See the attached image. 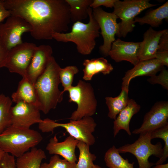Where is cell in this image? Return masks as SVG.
<instances>
[{
	"label": "cell",
	"instance_id": "cell-1",
	"mask_svg": "<svg viewBox=\"0 0 168 168\" xmlns=\"http://www.w3.org/2000/svg\"><path fill=\"white\" fill-rule=\"evenodd\" d=\"M11 15L26 21L30 34L37 40H50L55 33H65L71 23L69 7L65 0H4Z\"/></svg>",
	"mask_w": 168,
	"mask_h": 168
},
{
	"label": "cell",
	"instance_id": "cell-2",
	"mask_svg": "<svg viewBox=\"0 0 168 168\" xmlns=\"http://www.w3.org/2000/svg\"><path fill=\"white\" fill-rule=\"evenodd\" d=\"M61 67L52 56L43 72L34 84L39 108L45 114L55 109L63 100L64 92L58 86Z\"/></svg>",
	"mask_w": 168,
	"mask_h": 168
},
{
	"label": "cell",
	"instance_id": "cell-3",
	"mask_svg": "<svg viewBox=\"0 0 168 168\" xmlns=\"http://www.w3.org/2000/svg\"><path fill=\"white\" fill-rule=\"evenodd\" d=\"M88 23L76 21L74 23L70 32L55 33L53 39L58 42H73L76 45L79 53L83 55L90 54L95 47L96 39L100 36V28L90 7L88 9Z\"/></svg>",
	"mask_w": 168,
	"mask_h": 168
},
{
	"label": "cell",
	"instance_id": "cell-4",
	"mask_svg": "<svg viewBox=\"0 0 168 168\" xmlns=\"http://www.w3.org/2000/svg\"><path fill=\"white\" fill-rule=\"evenodd\" d=\"M43 139L38 131L10 125L0 134V148L17 158L35 147Z\"/></svg>",
	"mask_w": 168,
	"mask_h": 168
},
{
	"label": "cell",
	"instance_id": "cell-5",
	"mask_svg": "<svg viewBox=\"0 0 168 168\" xmlns=\"http://www.w3.org/2000/svg\"><path fill=\"white\" fill-rule=\"evenodd\" d=\"M38 124V128L43 133H53L56 128H64L70 135L79 141L92 146L95 142L93 134L97 124L91 117H85L77 120H70L69 122L60 123L49 118L42 119Z\"/></svg>",
	"mask_w": 168,
	"mask_h": 168
},
{
	"label": "cell",
	"instance_id": "cell-6",
	"mask_svg": "<svg viewBox=\"0 0 168 168\" xmlns=\"http://www.w3.org/2000/svg\"><path fill=\"white\" fill-rule=\"evenodd\" d=\"M67 91L69 93V102H75L77 106L69 119L78 120L85 117H91L95 114L97 102L94 88L90 83L79 80L77 85L72 86Z\"/></svg>",
	"mask_w": 168,
	"mask_h": 168
},
{
	"label": "cell",
	"instance_id": "cell-7",
	"mask_svg": "<svg viewBox=\"0 0 168 168\" xmlns=\"http://www.w3.org/2000/svg\"><path fill=\"white\" fill-rule=\"evenodd\" d=\"M156 5L150 3L148 0H117L112 12L121 19L118 23L119 30L117 36L125 37L133 30L136 16L145 10Z\"/></svg>",
	"mask_w": 168,
	"mask_h": 168
},
{
	"label": "cell",
	"instance_id": "cell-8",
	"mask_svg": "<svg viewBox=\"0 0 168 168\" xmlns=\"http://www.w3.org/2000/svg\"><path fill=\"white\" fill-rule=\"evenodd\" d=\"M151 132L139 134L134 143L127 144L118 148L119 153H130L136 158L139 168H152L154 163L150 162L149 158L153 155L160 159L163 154L162 145L160 142L153 144L151 142Z\"/></svg>",
	"mask_w": 168,
	"mask_h": 168
},
{
	"label": "cell",
	"instance_id": "cell-9",
	"mask_svg": "<svg viewBox=\"0 0 168 168\" xmlns=\"http://www.w3.org/2000/svg\"><path fill=\"white\" fill-rule=\"evenodd\" d=\"M92 9L93 16L97 22L103 39V43L99 47V50L105 56H108L112 44L115 41V35L119 32V18L113 13L108 12L99 7Z\"/></svg>",
	"mask_w": 168,
	"mask_h": 168
},
{
	"label": "cell",
	"instance_id": "cell-10",
	"mask_svg": "<svg viewBox=\"0 0 168 168\" xmlns=\"http://www.w3.org/2000/svg\"><path fill=\"white\" fill-rule=\"evenodd\" d=\"M30 25L22 18L11 15L6 21L0 23V41L9 50L23 43L21 36L31 31Z\"/></svg>",
	"mask_w": 168,
	"mask_h": 168
},
{
	"label": "cell",
	"instance_id": "cell-11",
	"mask_svg": "<svg viewBox=\"0 0 168 168\" xmlns=\"http://www.w3.org/2000/svg\"><path fill=\"white\" fill-rule=\"evenodd\" d=\"M36 47L33 43L23 42L12 48L9 50L5 67L11 72L25 77Z\"/></svg>",
	"mask_w": 168,
	"mask_h": 168
},
{
	"label": "cell",
	"instance_id": "cell-12",
	"mask_svg": "<svg viewBox=\"0 0 168 168\" xmlns=\"http://www.w3.org/2000/svg\"><path fill=\"white\" fill-rule=\"evenodd\" d=\"M168 124V102L158 101L155 103L145 115L140 127L134 129L136 134L152 132Z\"/></svg>",
	"mask_w": 168,
	"mask_h": 168
},
{
	"label": "cell",
	"instance_id": "cell-13",
	"mask_svg": "<svg viewBox=\"0 0 168 168\" xmlns=\"http://www.w3.org/2000/svg\"><path fill=\"white\" fill-rule=\"evenodd\" d=\"M40 111L36 105L23 101L17 102L11 107V125L30 128L31 126L39 124L42 120Z\"/></svg>",
	"mask_w": 168,
	"mask_h": 168
},
{
	"label": "cell",
	"instance_id": "cell-14",
	"mask_svg": "<svg viewBox=\"0 0 168 168\" xmlns=\"http://www.w3.org/2000/svg\"><path fill=\"white\" fill-rule=\"evenodd\" d=\"M140 45L141 42H126L118 39L112 44L108 56L116 62L126 61L135 66L140 61Z\"/></svg>",
	"mask_w": 168,
	"mask_h": 168
},
{
	"label": "cell",
	"instance_id": "cell-15",
	"mask_svg": "<svg viewBox=\"0 0 168 168\" xmlns=\"http://www.w3.org/2000/svg\"><path fill=\"white\" fill-rule=\"evenodd\" d=\"M52 47L48 45L37 46L25 77L34 84L43 72L52 57Z\"/></svg>",
	"mask_w": 168,
	"mask_h": 168
},
{
	"label": "cell",
	"instance_id": "cell-16",
	"mask_svg": "<svg viewBox=\"0 0 168 168\" xmlns=\"http://www.w3.org/2000/svg\"><path fill=\"white\" fill-rule=\"evenodd\" d=\"M78 141L69 135L63 141L59 142L55 135L49 139L46 149L50 154L59 155L68 161L76 163L75 149Z\"/></svg>",
	"mask_w": 168,
	"mask_h": 168
},
{
	"label": "cell",
	"instance_id": "cell-17",
	"mask_svg": "<svg viewBox=\"0 0 168 168\" xmlns=\"http://www.w3.org/2000/svg\"><path fill=\"white\" fill-rule=\"evenodd\" d=\"M163 67L156 58L140 61L133 68L125 72L122 78V85L129 86L130 81L137 77L155 75Z\"/></svg>",
	"mask_w": 168,
	"mask_h": 168
},
{
	"label": "cell",
	"instance_id": "cell-18",
	"mask_svg": "<svg viewBox=\"0 0 168 168\" xmlns=\"http://www.w3.org/2000/svg\"><path fill=\"white\" fill-rule=\"evenodd\" d=\"M165 30L156 31L150 27L144 33L143 40L141 42L140 61L155 58L160 38Z\"/></svg>",
	"mask_w": 168,
	"mask_h": 168
},
{
	"label": "cell",
	"instance_id": "cell-19",
	"mask_svg": "<svg viewBox=\"0 0 168 168\" xmlns=\"http://www.w3.org/2000/svg\"><path fill=\"white\" fill-rule=\"evenodd\" d=\"M140 106L133 99H130L126 105L118 114L114 121L113 134L115 137L121 130H125L129 135H131L129 123L133 116L140 110Z\"/></svg>",
	"mask_w": 168,
	"mask_h": 168
},
{
	"label": "cell",
	"instance_id": "cell-20",
	"mask_svg": "<svg viewBox=\"0 0 168 168\" xmlns=\"http://www.w3.org/2000/svg\"><path fill=\"white\" fill-rule=\"evenodd\" d=\"M12 100L16 103L23 101L38 107L36 92L34 84L26 77L19 82L17 90L12 95Z\"/></svg>",
	"mask_w": 168,
	"mask_h": 168
},
{
	"label": "cell",
	"instance_id": "cell-21",
	"mask_svg": "<svg viewBox=\"0 0 168 168\" xmlns=\"http://www.w3.org/2000/svg\"><path fill=\"white\" fill-rule=\"evenodd\" d=\"M83 65V78L86 81L91 80L94 75L99 73L109 74L113 69L112 65L103 57L85 59Z\"/></svg>",
	"mask_w": 168,
	"mask_h": 168
},
{
	"label": "cell",
	"instance_id": "cell-22",
	"mask_svg": "<svg viewBox=\"0 0 168 168\" xmlns=\"http://www.w3.org/2000/svg\"><path fill=\"white\" fill-rule=\"evenodd\" d=\"M46 158L43 150L34 147L17 158L16 168H40L42 160Z\"/></svg>",
	"mask_w": 168,
	"mask_h": 168
},
{
	"label": "cell",
	"instance_id": "cell-23",
	"mask_svg": "<svg viewBox=\"0 0 168 168\" xmlns=\"http://www.w3.org/2000/svg\"><path fill=\"white\" fill-rule=\"evenodd\" d=\"M129 86H122L121 91L117 96H107L105 103L108 107V117L115 120L120 111L127 105L130 100L128 96Z\"/></svg>",
	"mask_w": 168,
	"mask_h": 168
},
{
	"label": "cell",
	"instance_id": "cell-24",
	"mask_svg": "<svg viewBox=\"0 0 168 168\" xmlns=\"http://www.w3.org/2000/svg\"><path fill=\"white\" fill-rule=\"evenodd\" d=\"M164 19L168 20V1L160 7L147 12L142 17H136L134 22L141 25L146 24L156 27L162 24Z\"/></svg>",
	"mask_w": 168,
	"mask_h": 168
},
{
	"label": "cell",
	"instance_id": "cell-25",
	"mask_svg": "<svg viewBox=\"0 0 168 168\" xmlns=\"http://www.w3.org/2000/svg\"><path fill=\"white\" fill-rule=\"evenodd\" d=\"M69 7L71 21H81L88 16V9L92 0H65Z\"/></svg>",
	"mask_w": 168,
	"mask_h": 168
},
{
	"label": "cell",
	"instance_id": "cell-26",
	"mask_svg": "<svg viewBox=\"0 0 168 168\" xmlns=\"http://www.w3.org/2000/svg\"><path fill=\"white\" fill-rule=\"evenodd\" d=\"M119 153L114 145L106 152L104 161L108 168H134V162L129 163L127 159H124Z\"/></svg>",
	"mask_w": 168,
	"mask_h": 168
},
{
	"label": "cell",
	"instance_id": "cell-27",
	"mask_svg": "<svg viewBox=\"0 0 168 168\" xmlns=\"http://www.w3.org/2000/svg\"><path fill=\"white\" fill-rule=\"evenodd\" d=\"M90 146L84 142L78 141L77 147L79 154L75 168H92L94 165L93 161L96 160V156L90 152Z\"/></svg>",
	"mask_w": 168,
	"mask_h": 168
},
{
	"label": "cell",
	"instance_id": "cell-28",
	"mask_svg": "<svg viewBox=\"0 0 168 168\" xmlns=\"http://www.w3.org/2000/svg\"><path fill=\"white\" fill-rule=\"evenodd\" d=\"M12 102L9 96L0 94V134L11 125V110Z\"/></svg>",
	"mask_w": 168,
	"mask_h": 168
},
{
	"label": "cell",
	"instance_id": "cell-29",
	"mask_svg": "<svg viewBox=\"0 0 168 168\" xmlns=\"http://www.w3.org/2000/svg\"><path fill=\"white\" fill-rule=\"evenodd\" d=\"M79 71L76 66L71 65L64 68H60L59 71V77L60 83L63 88V91L64 92L72 86L74 77Z\"/></svg>",
	"mask_w": 168,
	"mask_h": 168
},
{
	"label": "cell",
	"instance_id": "cell-30",
	"mask_svg": "<svg viewBox=\"0 0 168 168\" xmlns=\"http://www.w3.org/2000/svg\"><path fill=\"white\" fill-rule=\"evenodd\" d=\"M151 138L152 140L154 138H159L164 141V146L163 148L162 156L154 163L155 165L163 164L168 157V124L152 132Z\"/></svg>",
	"mask_w": 168,
	"mask_h": 168
},
{
	"label": "cell",
	"instance_id": "cell-31",
	"mask_svg": "<svg viewBox=\"0 0 168 168\" xmlns=\"http://www.w3.org/2000/svg\"><path fill=\"white\" fill-rule=\"evenodd\" d=\"M76 164L62 159L58 155H54L48 163H41L40 168H75Z\"/></svg>",
	"mask_w": 168,
	"mask_h": 168
},
{
	"label": "cell",
	"instance_id": "cell-32",
	"mask_svg": "<svg viewBox=\"0 0 168 168\" xmlns=\"http://www.w3.org/2000/svg\"><path fill=\"white\" fill-rule=\"evenodd\" d=\"M160 74L152 77L147 79L151 84H158L161 85L164 88L168 89V71L164 67L160 71Z\"/></svg>",
	"mask_w": 168,
	"mask_h": 168
},
{
	"label": "cell",
	"instance_id": "cell-33",
	"mask_svg": "<svg viewBox=\"0 0 168 168\" xmlns=\"http://www.w3.org/2000/svg\"><path fill=\"white\" fill-rule=\"evenodd\" d=\"M15 157L11 155L5 153L0 161L1 168H16Z\"/></svg>",
	"mask_w": 168,
	"mask_h": 168
},
{
	"label": "cell",
	"instance_id": "cell-34",
	"mask_svg": "<svg viewBox=\"0 0 168 168\" xmlns=\"http://www.w3.org/2000/svg\"><path fill=\"white\" fill-rule=\"evenodd\" d=\"M168 52V30L166 29L161 35L157 53Z\"/></svg>",
	"mask_w": 168,
	"mask_h": 168
},
{
	"label": "cell",
	"instance_id": "cell-35",
	"mask_svg": "<svg viewBox=\"0 0 168 168\" xmlns=\"http://www.w3.org/2000/svg\"><path fill=\"white\" fill-rule=\"evenodd\" d=\"M117 0H94L91 4L90 7L95 8L103 6L106 7H114L115 2Z\"/></svg>",
	"mask_w": 168,
	"mask_h": 168
},
{
	"label": "cell",
	"instance_id": "cell-36",
	"mask_svg": "<svg viewBox=\"0 0 168 168\" xmlns=\"http://www.w3.org/2000/svg\"><path fill=\"white\" fill-rule=\"evenodd\" d=\"M8 52L9 50L1 43L0 41V68L5 67Z\"/></svg>",
	"mask_w": 168,
	"mask_h": 168
},
{
	"label": "cell",
	"instance_id": "cell-37",
	"mask_svg": "<svg viewBox=\"0 0 168 168\" xmlns=\"http://www.w3.org/2000/svg\"><path fill=\"white\" fill-rule=\"evenodd\" d=\"M11 15L10 11L7 9L5 7L4 0H0V23Z\"/></svg>",
	"mask_w": 168,
	"mask_h": 168
},
{
	"label": "cell",
	"instance_id": "cell-38",
	"mask_svg": "<svg viewBox=\"0 0 168 168\" xmlns=\"http://www.w3.org/2000/svg\"><path fill=\"white\" fill-rule=\"evenodd\" d=\"M155 58L159 61L164 66H168V52L157 53Z\"/></svg>",
	"mask_w": 168,
	"mask_h": 168
},
{
	"label": "cell",
	"instance_id": "cell-39",
	"mask_svg": "<svg viewBox=\"0 0 168 168\" xmlns=\"http://www.w3.org/2000/svg\"><path fill=\"white\" fill-rule=\"evenodd\" d=\"M152 168H168V164L167 163L164 164L156 165Z\"/></svg>",
	"mask_w": 168,
	"mask_h": 168
},
{
	"label": "cell",
	"instance_id": "cell-40",
	"mask_svg": "<svg viewBox=\"0 0 168 168\" xmlns=\"http://www.w3.org/2000/svg\"><path fill=\"white\" fill-rule=\"evenodd\" d=\"M5 153L0 148V161ZM0 168H1L0 166Z\"/></svg>",
	"mask_w": 168,
	"mask_h": 168
},
{
	"label": "cell",
	"instance_id": "cell-41",
	"mask_svg": "<svg viewBox=\"0 0 168 168\" xmlns=\"http://www.w3.org/2000/svg\"><path fill=\"white\" fill-rule=\"evenodd\" d=\"M92 168H106L101 167L100 166L94 164Z\"/></svg>",
	"mask_w": 168,
	"mask_h": 168
}]
</instances>
